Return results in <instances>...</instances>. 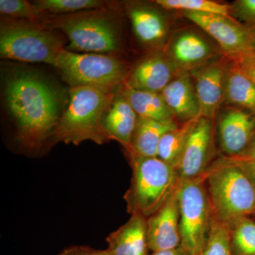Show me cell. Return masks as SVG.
Segmentation results:
<instances>
[{"instance_id": "ac0fdd59", "label": "cell", "mask_w": 255, "mask_h": 255, "mask_svg": "<svg viewBox=\"0 0 255 255\" xmlns=\"http://www.w3.org/2000/svg\"><path fill=\"white\" fill-rule=\"evenodd\" d=\"M161 95L175 118L182 123L200 117V105L194 82L189 74L174 79Z\"/></svg>"}, {"instance_id": "4fadbf2b", "label": "cell", "mask_w": 255, "mask_h": 255, "mask_svg": "<svg viewBox=\"0 0 255 255\" xmlns=\"http://www.w3.org/2000/svg\"><path fill=\"white\" fill-rule=\"evenodd\" d=\"M218 137L224 157H236L248 148L255 133V114L228 107L218 122Z\"/></svg>"}, {"instance_id": "cb8c5ba5", "label": "cell", "mask_w": 255, "mask_h": 255, "mask_svg": "<svg viewBox=\"0 0 255 255\" xmlns=\"http://www.w3.org/2000/svg\"><path fill=\"white\" fill-rule=\"evenodd\" d=\"M232 255H255V221L243 217L227 226Z\"/></svg>"}, {"instance_id": "d6a6232c", "label": "cell", "mask_w": 255, "mask_h": 255, "mask_svg": "<svg viewBox=\"0 0 255 255\" xmlns=\"http://www.w3.org/2000/svg\"><path fill=\"white\" fill-rule=\"evenodd\" d=\"M228 159L232 160L235 163L237 164L246 172L247 175L251 179L255 187V162H245V161L236 160V159L231 158Z\"/></svg>"}, {"instance_id": "3957f363", "label": "cell", "mask_w": 255, "mask_h": 255, "mask_svg": "<svg viewBox=\"0 0 255 255\" xmlns=\"http://www.w3.org/2000/svg\"><path fill=\"white\" fill-rule=\"evenodd\" d=\"M205 184L216 221L229 225L243 217L255 216V187L232 160L222 156L205 174Z\"/></svg>"}, {"instance_id": "7a4b0ae2", "label": "cell", "mask_w": 255, "mask_h": 255, "mask_svg": "<svg viewBox=\"0 0 255 255\" xmlns=\"http://www.w3.org/2000/svg\"><path fill=\"white\" fill-rule=\"evenodd\" d=\"M115 95L114 91L95 87H70L68 107L52 133L55 140L75 145L86 140L105 143L109 139L102 119Z\"/></svg>"}, {"instance_id": "e0dca14e", "label": "cell", "mask_w": 255, "mask_h": 255, "mask_svg": "<svg viewBox=\"0 0 255 255\" xmlns=\"http://www.w3.org/2000/svg\"><path fill=\"white\" fill-rule=\"evenodd\" d=\"M136 112L119 91L102 119V128L109 140L120 142L128 151L136 126Z\"/></svg>"}, {"instance_id": "277c9868", "label": "cell", "mask_w": 255, "mask_h": 255, "mask_svg": "<svg viewBox=\"0 0 255 255\" xmlns=\"http://www.w3.org/2000/svg\"><path fill=\"white\" fill-rule=\"evenodd\" d=\"M128 157L132 178L124 196L127 211L147 219L168 201L179 187L180 179L174 167L158 157Z\"/></svg>"}, {"instance_id": "6da1fadb", "label": "cell", "mask_w": 255, "mask_h": 255, "mask_svg": "<svg viewBox=\"0 0 255 255\" xmlns=\"http://www.w3.org/2000/svg\"><path fill=\"white\" fill-rule=\"evenodd\" d=\"M6 106L17 127V140L28 151L43 145L61 117L63 97L41 74L14 70L5 80Z\"/></svg>"}, {"instance_id": "8fae6325", "label": "cell", "mask_w": 255, "mask_h": 255, "mask_svg": "<svg viewBox=\"0 0 255 255\" xmlns=\"http://www.w3.org/2000/svg\"><path fill=\"white\" fill-rule=\"evenodd\" d=\"M214 121L200 117L191 130L176 168L180 180L202 177L214 162Z\"/></svg>"}, {"instance_id": "83f0119b", "label": "cell", "mask_w": 255, "mask_h": 255, "mask_svg": "<svg viewBox=\"0 0 255 255\" xmlns=\"http://www.w3.org/2000/svg\"><path fill=\"white\" fill-rule=\"evenodd\" d=\"M201 255H232L227 226L216 221L214 217L207 243Z\"/></svg>"}, {"instance_id": "ffe728a7", "label": "cell", "mask_w": 255, "mask_h": 255, "mask_svg": "<svg viewBox=\"0 0 255 255\" xmlns=\"http://www.w3.org/2000/svg\"><path fill=\"white\" fill-rule=\"evenodd\" d=\"M128 16L139 41L148 46H158L167 39L168 25L160 11L145 5H133Z\"/></svg>"}, {"instance_id": "44dd1931", "label": "cell", "mask_w": 255, "mask_h": 255, "mask_svg": "<svg viewBox=\"0 0 255 255\" xmlns=\"http://www.w3.org/2000/svg\"><path fill=\"white\" fill-rule=\"evenodd\" d=\"M177 127V123H161L138 117L128 154L144 157H157L162 136Z\"/></svg>"}, {"instance_id": "f1b7e54d", "label": "cell", "mask_w": 255, "mask_h": 255, "mask_svg": "<svg viewBox=\"0 0 255 255\" xmlns=\"http://www.w3.org/2000/svg\"><path fill=\"white\" fill-rule=\"evenodd\" d=\"M255 23V0H239L231 4V16Z\"/></svg>"}, {"instance_id": "1f68e13d", "label": "cell", "mask_w": 255, "mask_h": 255, "mask_svg": "<svg viewBox=\"0 0 255 255\" xmlns=\"http://www.w3.org/2000/svg\"><path fill=\"white\" fill-rule=\"evenodd\" d=\"M228 158H231V157H228ZM231 159H236V160L245 161V162H255V133L248 148L241 155L238 156L236 157H233V158Z\"/></svg>"}, {"instance_id": "30bf717a", "label": "cell", "mask_w": 255, "mask_h": 255, "mask_svg": "<svg viewBox=\"0 0 255 255\" xmlns=\"http://www.w3.org/2000/svg\"><path fill=\"white\" fill-rule=\"evenodd\" d=\"M163 52L177 76L189 75L221 58L220 50L206 37L194 30L177 32L171 37Z\"/></svg>"}, {"instance_id": "7c38bea8", "label": "cell", "mask_w": 255, "mask_h": 255, "mask_svg": "<svg viewBox=\"0 0 255 255\" xmlns=\"http://www.w3.org/2000/svg\"><path fill=\"white\" fill-rule=\"evenodd\" d=\"M227 55L213 60L189 74L194 82L200 117L214 121L224 100V82Z\"/></svg>"}, {"instance_id": "e575fe53", "label": "cell", "mask_w": 255, "mask_h": 255, "mask_svg": "<svg viewBox=\"0 0 255 255\" xmlns=\"http://www.w3.org/2000/svg\"><path fill=\"white\" fill-rule=\"evenodd\" d=\"M254 50H255V48H254Z\"/></svg>"}, {"instance_id": "ba28073f", "label": "cell", "mask_w": 255, "mask_h": 255, "mask_svg": "<svg viewBox=\"0 0 255 255\" xmlns=\"http://www.w3.org/2000/svg\"><path fill=\"white\" fill-rule=\"evenodd\" d=\"M55 68L70 87L90 86L114 91L124 83L130 70L112 55L79 54L66 49L60 53Z\"/></svg>"}, {"instance_id": "8992f818", "label": "cell", "mask_w": 255, "mask_h": 255, "mask_svg": "<svg viewBox=\"0 0 255 255\" xmlns=\"http://www.w3.org/2000/svg\"><path fill=\"white\" fill-rule=\"evenodd\" d=\"M63 41L43 24L4 18L0 26V55L4 59L55 67Z\"/></svg>"}, {"instance_id": "2e32d148", "label": "cell", "mask_w": 255, "mask_h": 255, "mask_svg": "<svg viewBox=\"0 0 255 255\" xmlns=\"http://www.w3.org/2000/svg\"><path fill=\"white\" fill-rule=\"evenodd\" d=\"M110 255H149L147 219L132 214L130 219L107 238Z\"/></svg>"}, {"instance_id": "5bb4252c", "label": "cell", "mask_w": 255, "mask_h": 255, "mask_svg": "<svg viewBox=\"0 0 255 255\" xmlns=\"http://www.w3.org/2000/svg\"><path fill=\"white\" fill-rule=\"evenodd\" d=\"M177 77L163 50H155L130 70L124 85L139 91L161 93Z\"/></svg>"}, {"instance_id": "f546056e", "label": "cell", "mask_w": 255, "mask_h": 255, "mask_svg": "<svg viewBox=\"0 0 255 255\" xmlns=\"http://www.w3.org/2000/svg\"><path fill=\"white\" fill-rule=\"evenodd\" d=\"M231 58L239 64L245 73L255 84V50H248Z\"/></svg>"}, {"instance_id": "d6986e66", "label": "cell", "mask_w": 255, "mask_h": 255, "mask_svg": "<svg viewBox=\"0 0 255 255\" xmlns=\"http://www.w3.org/2000/svg\"><path fill=\"white\" fill-rule=\"evenodd\" d=\"M224 100L231 107L255 114V84L239 64L228 56L225 74Z\"/></svg>"}, {"instance_id": "52a82bcc", "label": "cell", "mask_w": 255, "mask_h": 255, "mask_svg": "<svg viewBox=\"0 0 255 255\" xmlns=\"http://www.w3.org/2000/svg\"><path fill=\"white\" fill-rule=\"evenodd\" d=\"M181 247L189 255H201L209 238L213 211L205 184V174L180 180L178 188Z\"/></svg>"}, {"instance_id": "484cf974", "label": "cell", "mask_w": 255, "mask_h": 255, "mask_svg": "<svg viewBox=\"0 0 255 255\" xmlns=\"http://www.w3.org/2000/svg\"><path fill=\"white\" fill-rule=\"evenodd\" d=\"M155 3L167 10L209 13L231 16V5L211 0H157Z\"/></svg>"}, {"instance_id": "836d02e7", "label": "cell", "mask_w": 255, "mask_h": 255, "mask_svg": "<svg viewBox=\"0 0 255 255\" xmlns=\"http://www.w3.org/2000/svg\"><path fill=\"white\" fill-rule=\"evenodd\" d=\"M151 255H189L187 252L184 251L182 247L176 248V249L166 250V251H159L153 252Z\"/></svg>"}, {"instance_id": "9c48e42d", "label": "cell", "mask_w": 255, "mask_h": 255, "mask_svg": "<svg viewBox=\"0 0 255 255\" xmlns=\"http://www.w3.org/2000/svg\"><path fill=\"white\" fill-rule=\"evenodd\" d=\"M182 14L214 38L227 56L254 50L255 32L234 18L194 11H182Z\"/></svg>"}, {"instance_id": "603a6c76", "label": "cell", "mask_w": 255, "mask_h": 255, "mask_svg": "<svg viewBox=\"0 0 255 255\" xmlns=\"http://www.w3.org/2000/svg\"><path fill=\"white\" fill-rule=\"evenodd\" d=\"M199 118L184 122L181 125H178L176 128L166 132L159 142L157 157L176 169L188 137Z\"/></svg>"}, {"instance_id": "8d00e7d4", "label": "cell", "mask_w": 255, "mask_h": 255, "mask_svg": "<svg viewBox=\"0 0 255 255\" xmlns=\"http://www.w3.org/2000/svg\"></svg>"}, {"instance_id": "9a60e30c", "label": "cell", "mask_w": 255, "mask_h": 255, "mask_svg": "<svg viewBox=\"0 0 255 255\" xmlns=\"http://www.w3.org/2000/svg\"><path fill=\"white\" fill-rule=\"evenodd\" d=\"M147 229L152 253L181 247L178 189L157 212L147 218Z\"/></svg>"}, {"instance_id": "5b68a950", "label": "cell", "mask_w": 255, "mask_h": 255, "mask_svg": "<svg viewBox=\"0 0 255 255\" xmlns=\"http://www.w3.org/2000/svg\"><path fill=\"white\" fill-rule=\"evenodd\" d=\"M42 24L48 29H60L68 36V50L111 53L120 47V32L108 9L81 11L75 14L46 16Z\"/></svg>"}, {"instance_id": "4dcf8cb0", "label": "cell", "mask_w": 255, "mask_h": 255, "mask_svg": "<svg viewBox=\"0 0 255 255\" xmlns=\"http://www.w3.org/2000/svg\"><path fill=\"white\" fill-rule=\"evenodd\" d=\"M58 255H110L107 250H95L88 246H72L65 248Z\"/></svg>"}, {"instance_id": "4316f807", "label": "cell", "mask_w": 255, "mask_h": 255, "mask_svg": "<svg viewBox=\"0 0 255 255\" xmlns=\"http://www.w3.org/2000/svg\"><path fill=\"white\" fill-rule=\"evenodd\" d=\"M0 12L14 18H25L28 21L37 23L47 14L34 3L23 0H1Z\"/></svg>"}, {"instance_id": "d590c367", "label": "cell", "mask_w": 255, "mask_h": 255, "mask_svg": "<svg viewBox=\"0 0 255 255\" xmlns=\"http://www.w3.org/2000/svg\"></svg>"}, {"instance_id": "d4e9b609", "label": "cell", "mask_w": 255, "mask_h": 255, "mask_svg": "<svg viewBox=\"0 0 255 255\" xmlns=\"http://www.w3.org/2000/svg\"><path fill=\"white\" fill-rule=\"evenodd\" d=\"M34 4L46 14L52 13L55 15L112 9L110 1L101 0H38L34 1Z\"/></svg>"}, {"instance_id": "7402d4cb", "label": "cell", "mask_w": 255, "mask_h": 255, "mask_svg": "<svg viewBox=\"0 0 255 255\" xmlns=\"http://www.w3.org/2000/svg\"><path fill=\"white\" fill-rule=\"evenodd\" d=\"M120 91L139 117L161 123H177L173 112L161 93L139 91L124 85Z\"/></svg>"}]
</instances>
